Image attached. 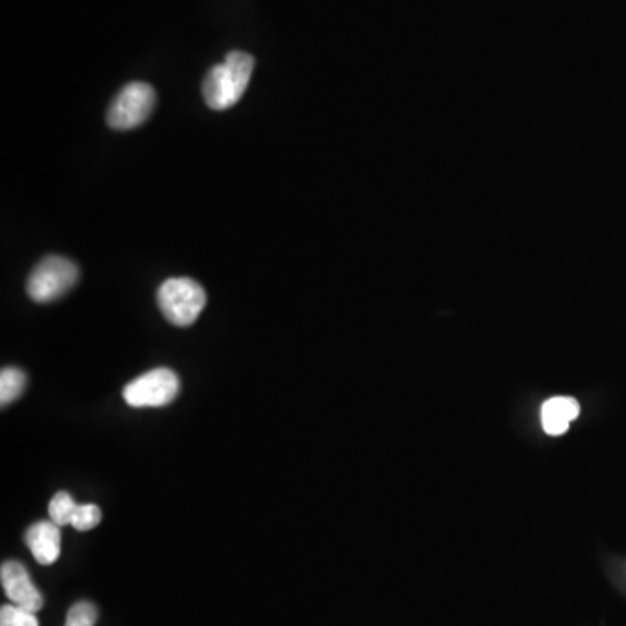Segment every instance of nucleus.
<instances>
[{
  "label": "nucleus",
  "instance_id": "1",
  "mask_svg": "<svg viewBox=\"0 0 626 626\" xmlns=\"http://www.w3.org/2000/svg\"><path fill=\"white\" fill-rule=\"evenodd\" d=\"M255 70V58L248 52H228L223 63L216 64L203 79V100L212 110H228L239 103Z\"/></svg>",
  "mask_w": 626,
  "mask_h": 626
},
{
  "label": "nucleus",
  "instance_id": "2",
  "mask_svg": "<svg viewBox=\"0 0 626 626\" xmlns=\"http://www.w3.org/2000/svg\"><path fill=\"white\" fill-rule=\"evenodd\" d=\"M157 301L169 322L178 328H187L199 319L208 299L202 286L196 280L188 277H172L160 286Z\"/></svg>",
  "mask_w": 626,
  "mask_h": 626
},
{
  "label": "nucleus",
  "instance_id": "3",
  "mask_svg": "<svg viewBox=\"0 0 626 626\" xmlns=\"http://www.w3.org/2000/svg\"><path fill=\"white\" fill-rule=\"evenodd\" d=\"M79 280V268L63 256H48L40 261L27 282V292L36 304H51L67 295Z\"/></svg>",
  "mask_w": 626,
  "mask_h": 626
},
{
  "label": "nucleus",
  "instance_id": "4",
  "mask_svg": "<svg viewBox=\"0 0 626 626\" xmlns=\"http://www.w3.org/2000/svg\"><path fill=\"white\" fill-rule=\"evenodd\" d=\"M157 95L152 86L145 82H129L117 92L112 105L108 108V126L117 131L138 128L152 113Z\"/></svg>",
  "mask_w": 626,
  "mask_h": 626
},
{
  "label": "nucleus",
  "instance_id": "5",
  "mask_svg": "<svg viewBox=\"0 0 626 626\" xmlns=\"http://www.w3.org/2000/svg\"><path fill=\"white\" fill-rule=\"evenodd\" d=\"M180 379L168 367H159L132 379L125 388V400L131 407H162L176 399Z\"/></svg>",
  "mask_w": 626,
  "mask_h": 626
},
{
  "label": "nucleus",
  "instance_id": "6",
  "mask_svg": "<svg viewBox=\"0 0 626 626\" xmlns=\"http://www.w3.org/2000/svg\"><path fill=\"white\" fill-rule=\"evenodd\" d=\"M0 579H2V587H4L6 595L11 598V603L33 610V613L44 606V598L37 590L30 579L29 570L24 569L23 564L17 563V560L2 564Z\"/></svg>",
  "mask_w": 626,
  "mask_h": 626
},
{
  "label": "nucleus",
  "instance_id": "7",
  "mask_svg": "<svg viewBox=\"0 0 626 626\" xmlns=\"http://www.w3.org/2000/svg\"><path fill=\"white\" fill-rule=\"evenodd\" d=\"M24 543L32 552L37 563L51 566L61 554L60 526L54 523H37L29 527Z\"/></svg>",
  "mask_w": 626,
  "mask_h": 626
},
{
  "label": "nucleus",
  "instance_id": "8",
  "mask_svg": "<svg viewBox=\"0 0 626 626\" xmlns=\"http://www.w3.org/2000/svg\"><path fill=\"white\" fill-rule=\"evenodd\" d=\"M27 376L18 367H4L0 372V404L8 406L23 394Z\"/></svg>",
  "mask_w": 626,
  "mask_h": 626
},
{
  "label": "nucleus",
  "instance_id": "9",
  "mask_svg": "<svg viewBox=\"0 0 626 626\" xmlns=\"http://www.w3.org/2000/svg\"><path fill=\"white\" fill-rule=\"evenodd\" d=\"M77 505L76 499L68 493L60 491L54 498L49 501V517L51 523L57 526H72L73 514H76Z\"/></svg>",
  "mask_w": 626,
  "mask_h": 626
},
{
  "label": "nucleus",
  "instance_id": "10",
  "mask_svg": "<svg viewBox=\"0 0 626 626\" xmlns=\"http://www.w3.org/2000/svg\"><path fill=\"white\" fill-rule=\"evenodd\" d=\"M0 626H39V619L33 610L8 604L0 609Z\"/></svg>",
  "mask_w": 626,
  "mask_h": 626
},
{
  "label": "nucleus",
  "instance_id": "11",
  "mask_svg": "<svg viewBox=\"0 0 626 626\" xmlns=\"http://www.w3.org/2000/svg\"><path fill=\"white\" fill-rule=\"evenodd\" d=\"M98 619V610L95 604L77 603L72 609L68 610L67 623L64 626H95Z\"/></svg>",
  "mask_w": 626,
  "mask_h": 626
},
{
  "label": "nucleus",
  "instance_id": "12",
  "mask_svg": "<svg viewBox=\"0 0 626 626\" xmlns=\"http://www.w3.org/2000/svg\"><path fill=\"white\" fill-rule=\"evenodd\" d=\"M101 523V510L97 505H79L73 514L72 526L77 530L95 529Z\"/></svg>",
  "mask_w": 626,
  "mask_h": 626
},
{
  "label": "nucleus",
  "instance_id": "13",
  "mask_svg": "<svg viewBox=\"0 0 626 626\" xmlns=\"http://www.w3.org/2000/svg\"><path fill=\"white\" fill-rule=\"evenodd\" d=\"M543 407L564 416L569 421L578 418L579 415V404L575 399H570V397H555V399L547 400Z\"/></svg>",
  "mask_w": 626,
  "mask_h": 626
},
{
  "label": "nucleus",
  "instance_id": "14",
  "mask_svg": "<svg viewBox=\"0 0 626 626\" xmlns=\"http://www.w3.org/2000/svg\"><path fill=\"white\" fill-rule=\"evenodd\" d=\"M541 418L543 428H545L548 435H563L566 434L567 428H569V419L550 411V409H545V407H543Z\"/></svg>",
  "mask_w": 626,
  "mask_h": 626
}]
</instances>
